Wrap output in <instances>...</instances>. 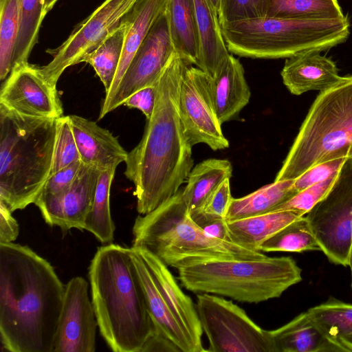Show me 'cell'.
<instances>
[{"mask_svg": "<svg viewBox=\"0 0 352 352\" xmlns=\"http://www.w3.org/2000/svg\"><path fill=\"white\" fill-rule=\"evenodd\" d=\"M260 252H302L321 250L305 215L287 224L264 241Z\"/></svg>", "mask_w": 352, "mask_h": 352, "instance_id": "1f68e13d", "label": "cell"}, {"mask_svg": "<svg viewBox=\"0 0 352 352\" xmlns=\"http://www.w3.org/2000/svg\"><path fill=\"white\" fill-rule=\"evenodd\" d=\"M0 80L12 71V60L19 32L17 0H0Z\"/></svg>", "mask_w": 352, "mask_h": 352, "instance_id": "836d02e7", "label": "cell"}, {"mask_svg": "<svg viewBox=\"0 0 352 352\" xmlns=\"http://www.w3.org/2000/svg\"><path fill=\"white\" fill-rule=\"evenodd\" d=\"M130 248L154 327L167 337L180 352H196L189 336L176 320L160 293L145 262L135 247Z\"/></svg>", "mask_w": 352, "mask_h": 352, "instance_id": "44dd1931", "label": "cell"}, {"mask_svg": "<svg viewBox=\"0 0 352 352\" xmlns=\"http://www.w3.org/2000/svg\"><path fill=\"white\" fill-rule=\"evenodd\" d=\"M232 165L225 159L210 158L198 163L187 177L183 197L190 214L199 212L210 195L232 175Z\"/></svg>", "mask_w": 352, "mask_h": 352, "instance_id": "484cf974", "label": "cell"}, {"mask_svg": "<svg viewBox=\"0 0 352 352\" xmlns=\"http://www.w3.org/2000/svg\"><path fill=\"white\" fill-rule=\"evenodd\" d=\"M188 65L177 52L172 54L157 82L152 116L125 161L124 175L134 184L140 214L177 193L193 168L192 146L179 113V87Z\"/></svg>", "mask_w": 352, "mask_h": 352, "instance_id": "6da1fadb", "label": "cell"}, {"mask_svg": "<svg viewBox=\"0 0 352 352\" xmlns=\"http://www.w3.org/2000/svg\"><path fill=\"white\" fill-rule=\"evenodd\" d=\"M190 217L195 223L208 236L232 243L228 232L226 219L209 217L200 211L191 214Z\"/></svg>", "mask_w": 352, "mask_h": 352, "instance_id": "b9f144b4", "label": "cell"}, {"mask_svg": "<svg viewBox=\"0 0 352 352\" xmlns=\"http://www.w3.org/2000/svg\"><path fill=\"white\" fill-rule=\"evenodd\" d=\"M305 217L328 259L348 265L352 243V157L346 158L327 195Z\"/></svg>", "mask_w": 352, "mask_h": 352, "instance_id": "30bf717a", "label": "cell"}, {"mask_svg": "<svg viewBox=\"0 0 352 352\" xmlns=\"http://www.w3.org/2000/svg\"><path fill=\"white\" fill-rule=\"evenodd\" d=\"M157 82L133 93L125 100L124 104L129 108L139 109L146 116V120H148L156 103Z\"/></svg>", "mask_w": 352, "mask_h": 352, "instance_id": "60d3db41", "label": "cell"}, {"mask_svg": "<svg viewBox=\"0 0 352 352\" xmlns=\"http://www.w3.org/2000/svg\"><path fill=\"white\" fill-rule=\"evenodd\" d=\"M183 188L133 223V245L144 248L167 266L174 267L190 256H217L239 259L267 257L235 243L206 234L192 220L183 197Z\"/></svg>", "mask_w": 352, "mask_h": 352, "instance_id": "ba28073f", "label": "cell"}, {"mask_svg": "<svg viewBox=\"0 0 352 352\" xmlns=\"http://www.w3.org/2000/svg\"><path fill=\"white\" fill-rule=\"evenodd\" d=\"M100 171L82 162L74 182L63 195L37 199L34 204L45 223L66 232L72 228L85 230Z\"/></svg>", "mask_w": 352, "mask_h": 352, "instance_id": "2e32d148", "label": "cell"}, {"mask_svg": "<svg viewBox=\"0 0 352 352\" xmlns=\"http://www.w3.org/2000/svg\"><path fill=\"white\" fill-rule=\"evenodd\" d=\"M81 163V160L76 161L51 175L37 199L63 195L74 182Z\"/></svg>", "mask_w": 352, "mask_h": 352, "instance_id": "74e56055", "label": "cell"}, {"mask_svg": "<svg viewBox=\"0 0 352 352\" xmlns=\"http://www.w3.org/2000/svg\"><path fill=\"white\" fill-rule=\"evenodd\" d=\"M265 0H220L217 11L220 25L263 16Z\"/></svg>", "mask_w": 352, "mask_h": 352, "instance_id": "8d00e7d4", "label": "cell"}, {"mask_svg": "<svg viewBox=\"0 0 352 352\" xmlns=\"http://www.w3.org/2000/svg\"><path fill=\"white\" fill-rule=\"evenodd\" d=\"M292 210H279L227 222L233 243L260 252L261 244L283 227L301 217Z\"/></svg>", "mask_w": 352, "mask_h": 352, "instance_id": "d4e9b609", "label": "cell"}, {"mask_svg": "<svg viewBox=\"0 0 352 352\" xmlns=\"http://www.w3.org/2000/svg\"><path fill=\"white\" fill-rule=\"evenodd\" d=\"M232 199L230 179H226L210 195L199 211L209 217L226 219Z\"/></svg>", "mask_w": 352, "mask_h": 352, "instance_id": "ab89813d", "label": "cell"}, {"mask_svg": "<svg viewBox=\"0 0 352 352\" xmlns=\"http://www.w3.org/2000/svg\"><path fill=\"white\" fill-rule=\"evenodd\" d=\"M348 265L351 269V286H352V243L351 244L349 254V260H348Z\"/></svg>", "mask_w": 352, "mask_h": 352, "instance_id": "7dc6e473", "label": "cell"}, {"mask_svg": "<svg viewBox=\"0 0 352 352\" xmlns=\"http://www.w3.org/2000/svg\"><path fill=\"white\" fill-rule=\"evenodd\" d=\"M116 170L100 171L93 206L85 226V230L102 243H111L114 239L116 227L111 214L110 190Z\"/></svg>", "mask_w": 352, "mask_h": 352, "instance_id": "f546056e", "label": "cell"}, {"mask_svg": "<svg viewBox=\"0 0 352 352\" xmlns=\"http://www.w3.org/2000/svg\"><path fill=\"white\" fill-rule=\"evenodd\" d=\"M199 35L197 67L213 77L230 54L224 42L217 12L210 0H192Z\"/></svg>", "mask_w": 352, "mask_h": 352, "instance_id": "603a6c76", "label": "cell"}, {"mask_svg": "<svg viewBox=\"0 0 352 352\" xmlns=\"http://www.w3.org/2000/svg\"><path fill=\"white\" fill-rule=\"evenodd\" d=\"M139 0H104L80 22L60 46L47 50L52 60L40 67L45 80L56 87L57 82L69 67L80 63L118 28Z\"/></svg>", "mask_w": 352, "mask_h": 352, "instance_id": "8fae6325", "label": "cell"}, {"mask_svg": "<svg viewBox=\"0 0 352 352\" xmlns=\"http://www.w3.org/2000/svg\"><path fill=\"white\" fill-rule=\"evenodd\" d=\"M196 309L210 352H276L270 330L258 326L232 300L201 293Z\"/></svg>", "mask_w": 352, "mask_h": 352, "instance_id": "9c48e42d", "label": "cell"}, {"mask_svg": "<svg viewBox=\"0 0 352 352\" xmlns=\"http://www.w3.org/2000/svg\"><path fill=\"white\" fill-rule=\"evenodd\" d=\"M12 211L0 202V243L14 241L19 233V226Z\"/></svg>", "mask_w": 352, "mask_h": 352, "instance_id": "7bdbcfd3", "label": "cell"}, {"mask_svg": "<svg viewBox=\"0 0 352 352\" xmlns=\"http://www.w3.org/2000/svg\"><path fill=\"white\" fill-rule=\"evenodd\" d=\"M166 13L175 52L197 67L200 43L192 0H167Z\"/></svg>", "mask_w": 352, "mask_h": 352, "instance_id": "cb8c5ba5", "label": "cell"}, {"mask_svg": "<svg viewBox=\"0 0 352 352\" xmlns=\"http://www.w3.org/2000/svg\"><path fill=\"white\" fill-rule=\"evenodd\" d=\"M56 121L0 104V202L12 212L34 204L50 176Z\"/></svg>", "mask_w": 352, "mask_h": 352, "instance_id": "277c9868", "label": "cell"}, {"mask_svg": "<svg viewBox=\"0 0 352 352\" xmlns=\"http://www.w3.org/2000/svg\"><path fill=\"white\" fill-rule=\"evenodd\" d=\"M339 170L334 172L326 179L299 192L292 198L276 207L274 211L292 210L301 216L305 215L327 195L337 179Z\"/></svg>", "mask_w": 352, "mask_h": 352, "instance_id": "d590c367", "label": "cell"}, {"mask_svg": "<svg viewBox=\"0 0 352 352\" xmlns=\"http://www.w3.org/2000/svg\"><path fill=\"white\" fill-rule=\"evenodd\" d=\"M210 91L217 118L223 123L234 119L248 104L251 91L241 63L229 54L213 77Z\"/></svg>", "mask_w": 352, "mask_h": 352, "instance_id": "ffe728a7", "label": "cell"}, {"mask_svg": "<svg viewBox=\"0 0 352 352\" xmlns=\"http://www.w3.org/2000/svg\"><path fill=\"white\" fill-rule=\"evenodd\" d=\"M150 351L180 352L177 347L168 338L155 329V327L153 332L141 350V352Z\"/></svg>", "mask_w": 352, "mask_h": 352, "instance_id": "ee69618b", "label": "cell"}, {"mask_svg": "<svg viewBox=\"0 0 352 352\" xmlns=\"http://www.w3.org/2000/svg\"><path fill=\"white\" fill-rule=\"evenodd\" d=\"M89 280L98 326L109 347L114 352H141L154 324L131 248L111 243L98 248Z\"/></svg>", "mask_w": 352, "mask_h": 352, "instance_id": "3957f363", "label": "cell"}, {"mask_svg": "<svg viewBox=\"0 0 352 352\" xmlns=\"http://www.w3.org/2000/svg\"><path fill=\"white\" fill-rule=\"evenodd\" d=\"M58 0H44L43 14L45 15L53 8Z\"/></svg>", "mask_w": 352, "mask_h": 352, "instance_id": "bcb514c9", "label": "cell"}, {"mask_svg": "<svg viewBox=\"0 0 352 352\" xmlns=\"http://www.w3.org/2000/svg\"><path fill=\"white\" fill-rule=\"evenodd\" d=\"M340 342L349 351H352V334L342 338Z\"/></svg>", "mask_w": 352, "mask_h": 352, "instance_id": "f6af8a7d", "label": "cell"}, {"mask_svg": "<svg viewBox=\"0 0 352 352\" xmlns=\"http://www.w3.org/2000/svg\"><path fill=\"white\" fill-rule=\"evenodd\" d=\"M173 267L187 290L247 303L279 298L302 279L301 268L289 256L260 259L190 256Z\"/></svg>", "mask_w": 352, "mask_h": 352, "instance_id": "5b68a950", "label": "cell"}, {"mask_svg": "<svg viewBox=\"0 0 352 352\" xmlns=\"http://www.w3.org/2000/svg\"><path fill=\"white\" fill-rule=\"evenodd\" d=\"M230 53L261 59L289 58L322 52L345 42L349 26L344 19H302L261 16L221 25Z\"/></svg>", "mask_w": 352, "mask_h": 352, "instance_id": "8992f818", "label": "cell"}, {"mask_svg": "<svg viewBox=\"0 0 352 352\" xmlns=\"http://www.w3.org/2000/svg\"><path fill=\"white\" fill-rule=\"evenodd\" d=\"M294 180L274 181L243 197H232L226 217V221L273 212L276 207L298 193L294 187Z\"/></svg>", "mask_w": 352, "mask_h": 352, "instance_id": "4316f807", "label": "cell"}, {"mask_svg": "<svg viewBox=\"0 0 352 352\" xmlns=\"http://www.w3.org/2000/svg\"><path fill=\"white\" fill-rule=\"evenodd\" d=\"M69 118L82 163L104 170L125 162L129 153L109 131L79 116Z\"/></svg>", "mask_w": 352, "mask_h": 352, "instance_id": "ac0fdd59", "label": "cell"}, {"mask_svg": "<svg viewBox=\"0 0 352 352\" xmlns=\"http://www.w3.org/2000/svg\"><path fill=\"white\" fill-rule=\"evenodd\" d=\"M129 14L118 28L80 60V63H89L94 69L104 87L106 94L111 89L119 66L129 28Z\"/></svg>", "mask_w": 352, "mask_h": 352, "instance_id": "83f0119b", "label": "cell"}, {"mask_svg": "<svg viewBox=\"0 0 352 352\" xmlns=\"http://www.w3.org/2000/svg\"><path fill=\"white\" fill-rule=\"evenodd\" d=\"M307 312L322 332L337 343L343 345L341 339L352 334L351 304L329 299L309 309Z\"/></svg>", "mask_w": 352, "mask_h": 352, "instance_id": "d6a6232c", "label": "cell"}, {"mask_svg": "<svg viewBox=\"0 0 352 352\" xmlns=\"http://www.w3.org/2000/svg\"><path fill=\"white\" fill-rule=\"evenodd\" d=\"M210 76L192 65L184 72L179 92V113L185 135L193 146L199 143L214 151L229 147L212 100Z\"/></svg>", "mask_w": 352, "mask_h": 352, "instance_id": "4fadbf2b", "label": "cell"}, {"mask_svg": "<svg viewBox=\"0 0 352 352\" xmlns=\"http://www.w3.org/2000/svg\"><path fill=\"white\" fill-rule=\"evenodd\" d=\"M88 282L75 276L65 285L54 352H94L98 326Z\"/></svg>", "mask_w": 352, "mask_h": 352, "instance_id": "9a60e30c", "label": "cell"}, {"mask_svg": "<svg viewBox=\"0 0 352 352\" xmlns=\"http://www.w3.org/2000/svg\"><path fill=\"white\" fill-rule=\"evenodd\" d=\"M346 158H339L319 164L307 170L294 180V187L299 192L322 182L334 172L338 171Z\"/></svg>", "mask_w": 352, "mask_h": 352, "instance_id": "f35d334b", "label": "cell"}, {"mask_svg": "<svg viewBox=\"0 0 352 352\" xmlns=\"http://www.w3.org/2000/svg\"><path fill=\"white\" fill-rule=\"evenodd\" d=\"M352 157V75L320 91L311 104L274 182L294 180L309 168Z\"/></svg>", "mask_w": 352, "mask_h": 352, "instance_id": "52a82bcc", "label": "cell"}, {"mask_svg": "<svg viewBox=\"0 0 352 352\" xmlns=\"http://www.w3.org/2000/svg\"><path fill=\"white\" fill-rule=\"evenodd\" d=\"M263 16L302 19L346 17L337 0H265Z\"/></svg>", "mask_w": 352, "mask_h": 352, "instance_id": "f1b7e54d", "label": "cell"}, {"mask_svg": "<svg viewBox=\"0 0 352 352\" xmlns=\"http://www.w3.org/2000/svg\"><path fill=\"white\" fill-rule=\"evenodd\" d=\"M65 285L28 246L0 243V337L11 352H54Z\"/></svg>", "mask_w": 352, "mask_h": 352, "instance_id": "7a4b0ae2", "label": "cell"}, {"mask_svg": "<svg viewBox=\"0 0 352 352\" xmlns=\"http://www.w3.org/2000/svg\"><path fill=\"white\" fill-rule=\"evenodd\" d=\"M80 160L69 116L56 121V135L50 175L71 164Z\"/></svg>", "mask_w": 352, "mask_h": 352, "instance_id": "e575fe53", "label": "cell"}, {"mask_svg": "<svg viewBox=\"0 0 352 352\" xmlns=\"http://www.w3.org/2000/svg\"><path fill=\"white\" fill-rule=\"evenodd\" d=\"M276 352H347L346 348L329 339L303 312L283 326L270 330Z\"/></svg>", "mask_w": 352, "mask_h": 352, "instance_id": "7402d4cb", "label": "cell"}, {"mask_svg": "<svg viewBox=\"0 0 352 352\" xmlns=\"http://www.w3.org/2000/svg\"><path fill=\"white\" fill-rule=\"evenodd\" d=\"M0 104L19 114L58 119L63 109L56 87L44 78L41 67L25 63L2 82Z\"/></svg>", "mask_w": 352, "mask_h": 352, "instance_id": "5bb4252c", "label": "cell"}, {"mask_svg": "<svg viewBox=\"0 0 352 352\" xmlns=\"http://www.w3.org/2000/svg\"><path fill=\"white\" fill-rule=\"evenodd\" d=\"M213 7L214 8V9L217 10V12L218 11V8H219V1L220 0H210Z\"/></svg>", "mask_w": 352, "mask_h": 352, "instance_id": "c3c4849f", "label": "cell"}, {"mask_svg": "<svg viewBox=\"0 0 352 352\" xmlns=\"http://www.w3.org/2000/svg\"><path fill=\"white\" fill-rule=\"evenodd\" d=\"M19 32L12 60V70L28 62L37 43L41 24L45 18L44 0H17Z\"/></svg>", "mask_w": 352, "mask_h": 352, "instance_id": "4dcf8cb0", "label": "cell"}, {"mask_svg": "<svg viewBox=\"0 0 352 352\" xmlns=\"http://www.w3.org/2000/svg\"><path fill=\"white\" fill-rule=\"evenodd\" d=\"M175 52L165 10L151 28L116 91L104 97L99 119L124 104L133 93L156 83Z\"/></svg>", "mask_w": 352, "mask_h": 352, "instance_id": "7c38bea8", "label": "cell"}, {"mask_svg": "<svg viewBox=\"0 0 352 352\" xmlns=\"http://www.w3.org/2000/svg\"><path fill=\"white\" fill-rule=\"evenodd\" d=\"M320 52H306L286 58L280 75L290 93L299 96L311 90L322 91L341 79L336 63Z\"/></svg>", "mask_w": 352, "mask_h": 352, "instance_id": "d6986e66", "label": "cell"}, {"mask_svg": "<svg viewBox=\"0 0 352 352\" xmlns=\"http://www.w3.org/2000/svg\"><path fill=\"white\" fill-rule=\"evenodd\" d=\"M135 248L148 267L169 309L189 336L196 352L206 351L201 340L203 330L192 299L182 290L168 266L149 250Z\"/></svg>", "mask_w": 352, "mask_h": 352, "instance_id": "e0dca14e", "label": "cell"}]
</instances>
